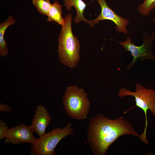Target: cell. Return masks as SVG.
I'll return each instance as SVG.
<instances>
[{"label": "cell", "mask_w": 155, "mask_h": 155, "mask_svg": "<svg viewBox=\"0 0 155 155\" xmlns=\"http://www.w3.org/2000/svg\"><path fill=\"white\" fill-rule=\"evenodd\" d=\"M72 15L69 13L66 15L64 23L58 38V52L61 63L68 67L75 66L80 59V46L77 38L73 34L71 28Z\"/></svg>", "instance_id": "obj_2"}, {"label": "cell", "mask_w": 155, "mask_h": 155, "mask_svg": "<svg viewBox=\"0 0 155 155\" xmlns=\"http://www.w3.org/2000/svg\"><path fill=\"white\" fill-rule=\"evenodd\" d=\"M34 132L30 126H27L24 123H22L8 129L4 143H11L14 145L24 143L33 144L37 139L34 136Z\"/></svg>", "instance_id": "obj_7"}, {"label": "cell", "mask_w": 155, "mask_h": 155, "mask_svg": "<svg viewBox=\"0 0 155 155\" xmlns=\"http://www.w3.org/2000/svg\"><path fill=\"white\" fill-rule=\"evenodd\" d=\"M6 123L3 122L0 119V140H1L6 137L8 127L6 126Z\"/></svg>", "instance_id": "obj_15"}, {"label": "cell", "mask_w": 155, "mask_h": 155, "mask_svg": "<svg viewBox=\"0 0 155 155\" xmlns=\"http://www.w3.org/2000/svg\"><path fill=\"white\" fill-rule=\"evenodd\" d=\"M12 111V108L7 105L4 104H0V111L10 113Z\"/></svg>", "instance_id": "obj_16"}, {"label": "cell", "mask_w": 155, "mask_h": 155, "mask_svg": "<svg viewBox=\"0 0 155 155\" xmlns=\"http://www.w3.org/2000/svg\"><path fill=\"white\" fill-rule=\"evenodd\" d=\"M84 90L75 86L68 87L63 96V103L66 113L77 120L87 118L90 103Z\"/></svg>", "instance_id": "obj_3"}, {"label": "cell", "mask_w": 155, "mask_h": 155, "mask_svg": "<svg viewBox=\"0 0 155 155\" xmlns=\"http://www.w3.org/2000/svg\"><path fill=\"white\" fill-rule=\"evenodd\" d=\"M153 22L155 24V16L154 17L153 20Z\"/></svg>", "instance_id": "obj_17"}, {"label": "cell", "mask_w": 155, "mask_h": 155, "mask_svg": "<svg viewBox=\"0 0 155 155\" xmlns=\"http://www.w3.org/2000/svg\"><path fill=\"white\" fill-rule=\"evenodd\" d=\"M96 0L100 6L101 11L99 15L92 20L93 25L97 24L100 21L110 20L115 24L116 30L117 32L127 34V27L129 24V21L117 14L108 7L105 0Z\"/></svg>", "instance_id": "obj_8"}, {"label": "cell", "mask_w": 155, "mask_h": 155, "mask_svg": "<svg viewBox=\"0 0 155 155\" xmlns=\"http://www.w3.org/2000/svg\"><path fill=\"white\" fill-rule=\"evenodd\" d=\"M32 2L38 12L47 15L52 5L50 0H32Z\"/></svg>", "instance_id": "obj_14"}, {"label": "cell", "mask_w": 155, "mask_h": 155, "mask_svg": "<svg viewBox=\"0 0 155 155\" xmlns=\"http://www.w3.org/2000/svg\"><path fill=\"white\" fill-rule=\"evenodd\" d=\"M118 95L121 98L127 96L134 97L136 106L144 111L145 116V127L144 132L139 137L140 140L148 144L146 135L148 127L147 112L149 109L155 116V90L147 88L137 83L135 85V92L123 88L119 90Z\"/></svg>", "instance_id": "obj_5"}, {"label": "cell", "mask_w": 155, "mask_h": 155, "mask_svg": "<svg viewBox=\"0 0 155 155\" xmlns=\"http://www.w3.org/2000/svg\"><path fill=\"white\" fill-rule=\"evenodd\" d=\"M137 8L139 13L141 15L147 16L150 13L152 10L155 9V0H144Z\"/></svg>", "instance_id": "obj_13"}, {"label": "cell", "mask_w": 155, "mask_h": 155, "mask_svg": "<svg viewBox=\"0 0 155 155\" xmlns=\"http://www.w3.org/2000/svg\"><path fill=\"white\" fill-rule=\"evenodd\" d=\"M62 6L59 4L57 0L55 1L51 6L47 15V21L49 22H54L61 26L65 22L64 18L62 16Z\"/></svg>", "instance_id": "obj_12"}, {"label": "cell", "mask_w": 155, "mask_h": 155, "mask_svg": "<svg viewBox=\"0 0 155 155\" xmlns=\"http://www.w3.org/2000/svg\"><path fill=\"white\" fill-rule=\"evenodd\" d=\"M142 37L143 44L140 46L134 44L129 37H127L125 41H118L119 44L122 46L126 51H129L133 57V61L127 66V69L131 68L136 61L139 60L142 61L146 59L155 60V56L151 49L153 42L155 39V32L152 31L150 34L148 32H144Z\"/></svg>", "instance_id": "obj_6"}, {"label": "cell", "mask_w": 155, "mask_h": 155, "mask_svg": "<svg viewBox=\"0 0 155 155\" xmlns=\"http://www.w3.org/2000/svg\"><path fill=\"white\" fill-rule=\"evenodd\" d=\"M125 134L140 135L131 123L123 116L112 120L100 114L90 120L87 137L94 155H105L115 141Z\"/></svg>", "instance_id": "obj_1"}, {"label": "cell", "mask_w": 155, "mask_h": 155, "mask_svg": "<svg viewBox=\"0 0 155 155\" xmlns=\"http://www.w3.org/2000/svg\"><path fill=\"white\" fill-rule=\"evenodd\" d=\"M16 22V20L14 18L10 16L0 24V55L1 57L6 56L8 54L7 43L4 37L5 31L8 27L15 24Z\"/></svg>", "instance_id": "obj_11"}, {"label": "cell", "mask_w": 155, "mask_h": 155, "mask_svg": "<svg viewBox=\"0 0 155 155\" xmlns=\"http://www.w3.org/2000/svg\"><path fill=\"white\" fill-rule=\"evenodd\" d=\"M51 117L43 106H37L30 125L34 131L39 136L46 133V129L49 125Z\"/></svg>", "instance_id": "obj_9"}, {"label": "cell", "mask_w": 155, "mask_h": 155, "mask_svg": "<svg viewBox=\"0 0 155 155\" xmlns=\"http://www.w3.org/2000/svg\"><path fill=\"white\" fill-rule=\"evenodd\" d=\"M72 123H69L63 128L58 127L39 136L31 146L30 154L32 155H55V149L59 142L69 135H73Z\"/></svg>", "instance_id": "obj_4"}, {"label": "cell", "mask_w": 155, "mask_h": 155, "mask_svg": "<svg viewBox=\"0 0 155 155\" xmlns=\"http://www.w3.org/2000/svg\"><path fill=\"white\" fill-rule=\"evenodd\" d=\"M64 6L66 9L70 11L72 7H74L76 10L77 14L74 19V22L76 24L79 23L81 21L88 23L91 27L94 26L92 20H89L86 19L83 13L87 5L82 0H63Z\"/></svg>", "instance_id": "obj_10"}]
</instances>
